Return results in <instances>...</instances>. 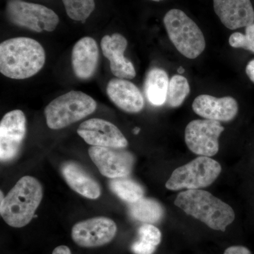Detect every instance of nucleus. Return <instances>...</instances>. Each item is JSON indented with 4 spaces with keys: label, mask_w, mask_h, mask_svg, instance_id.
<instances>
[{
    "label": "nucleus",
    "mask_w": 254,
    "mask_h": 254,
    "mask_svg": "<svg viewBox=\"0 0 254 254\" xmlns=\"http://www.w3.org/2000/svg\"><path fill=\"white\" fill-rule=\"evenodd\" d=\"M0 213L9 226L23 227L34 217L43 198V188L34 177L25 176L18 180L6 196L1 191Z\"/></svg>",
    "instance_id": "3"
},
{
    "label": "nucleus",
    "mask_w": 254,
    "mask_h": 254,
    "mask_svg": "<svg viewBox=\"0 0 254 254\" xmlns=\"http://www.w3.org/2000/svg\"><path fill=\"white\" fill-rule=\"evenodd\" d=\"M230 46L235 48H243L254 53V23L247 26L245 34L235 33L229 38Z\"/></svg>",
    "instance_id": "24"
},
{
    "label": "nucleus",
    "mask_w": 254,
    "mask_h": 254,
    "mask_svg": "<svg viewBox=\"0 0 254 254\" xmlns=\"http://www.w3.org/2000/svg\"><path fill=\"white\" fill-rule=\"evenodd\" d=\"M110 190L128 203H133L143 198V190L141 185L127 177L113 179L110 183Z\"/></svg>",
    "instance_id": "21"
},
{
    "label": "nucleus",
    "mask_w": 254,
    "mask_h": 254,
    "mask_svg": "<svg viewBox=\"0 0 254 254\" xmlns=\"http://www.w3.org/2000/svg\"><path fill=\"white\" fill-rule=\"evenodd\" d=\"M169 83L168 75L160 68L150 69L145 76L143 90L147 99L155 106H161L166 103Z\"/></svg>",
    "instance_id": "19"
},
{
    "label": "nucleus",
    "mask_w": 254,
    "mask_h": 254,
    "mask_svg": "<svg viewBox=\"0 0 254 254\" xmlns=\"http://www.w3.org/2000/svg\"><path fill=\"white\" fill-rule=\"evenodd\" d=\"M163 22L170 41L183 56L193 60L204 51L205 41L201 30L183 11L170 10Z\"/></svg>",
    "instance_id": "4"
},
{
    "label": "nucleus",
    "mask_w": 254,
    "mask_h": 254,
    "mask_svg": "<svg viewBox=\"0 0 254 254\" xmlns=\"http://www.w3.org/2000/svg\"><path fill=\"white\" fill-rule=\"evenodd\" d=\"M224 130L220 122L193 120L185 128V143L194 154L210 158L218 153L219 138Z\"/></svg>",
    "instance_id": "8"
},
{
    "label": "nucleus",
    "mask_w": 254,
    "mask_h": 254,
    "mask_svg": "<svg viewBox=\"0 0 254 254\" xmlns=\"http://www.w3.org/2000/svg\"><path fill=\"white\" fill-rule=\"evenodd\" d=\"M117 230L116 224L111 219L97 217L76 224L73 227L71 237L80 247H100L113 240Z\"/></svg>",
    "instance_id": "10"
},
{
    "label": "nucleus",
    "mask_w": 254,
    "mask_h": 254,
    "mask_svg": "<svg viewBox=\"0 0 254 254\" xmlns=\"http://www.w3.org/2000/svg\"><path fill=\"white\" fill-rule=\"evenodd\" d=\"M45 63L46 52L36 40L18 37L0 44V71L6 77H31L41 71Z\"/></svg>",
    "instance_id": "1"
},
{
    "label": "nucleus",
    "mask_w": 254,
    "mask_h": 254,
    "mask_svg": "<svg viewBox=\"0 0 254 254\" xmlns=\"http://www.w3.org/2000/svg\"><path fill=\"white\" fill-rule=\"evenodd\" d=\"M156 247L148 245L141 240L137 241L132 245L131 250L135 254H153Z\"/></svg>",
    "instance_id": "26"
},
{
    "label": "nucleus",
    "mask_w": 254,
    "mask_h": 254,
    "mask_svg": "<svg viewBox=\"0 0 254 254\" xmlns=\"http://www.w3.org/2000/svg\"><path fill=\"white\" fill-rule=\"evenodd\" d=\"M26 133V120L21 110L7 113L0 123V159L13 160L18 154Z\"/></svg>",
    "instance_id": "9"
},
{
    "label": "nucleus",
    "mask_w": 254,
    "mask_h": 254,
    "mask_svg": "<svg viewBox=\"0 0 254 254\" xmlns=\"http://www.w3.org/2000/svg\"><path fill=\"white\" fill-rule=\"evenodd\" d=\"M175 205L187 215L215 230L225 231L235 218L231 206L206 190H193L180 192L175 200Z\"/></svg>",
    "instance_id": "2"
},
{
    "label": "nucleus",
    "mask_w": 254,
    "mask_h": 254,
    "mask_svg": "<svg viewBox=\"0 0 254 254\" xmlns=\"http://www.w3.org/2000/svg\"><path fill=\"white\" fill-rule=\"evenodd\" d=\"M192 109L198 116L206 120L227 123L237 116L239 105L232 97L215 98L210 95H200L195 98Z\"/></svg>",
    "instance_id": "14"
},
{
    "label": "nucleus",
    "mask_w": 254,
    "mask_h": 254,
    "mask_svg": "<svg viewBox=\"0 0 254 254\" xmlns=\"http://www.w3.org/2000/svg\"><path fill=\"white\" fill-rule=\"evenodd\" d=\"M221 171V165L216 160L199 156L174 170L165 187L172 190L205 188L217 180Z\"/></svg>",
    "instance_id": "6"
},
{
    "label": "nucleus",
    "mask_w": 254,
    "mask_h": 254,
    "mask_svg": "<svg viewBox=\"0 0 254 254\" xmlns=\"http://www.w3.org/2000/svg\"><path fill=\"white\" fill-rule=\"evenodd\" d=\"M246 73L248 77L250 78L251 81L254 83V60L250 61L247 65Z\"/></svg>",
    "instance_id": "28"
},
{
    "label": "nucleus",
    "mask_w": 254,
    "mask_h": 254,
    "mask_svg": "<svg viewBox=\"0 0 254 254\" xmlns=\"http://www.w3.org/2000/svg\"><path fill=\"white\" fill-rule=\"evenodd\" d=\"M107 94L120 109L128 113H138L144 108L141 92L136 85L123 78H113L107 86Z\"/></svg>",
    "instance_id": "16"
},
{
    "label": "nucleus",
    "mask_w": 254,
    "mask_h": 254,
    "mask_svg": "<svg viewBox=\"0 0 254 254\" xmlns=\"http://www.w3.org/2000/svg\"><path fill=\"white\" fill-rule=\"evenodd\" d=\"M215 14L230 30L247 27L254 23L251 0H213Z\"/></svg>",
    "instance_id": "15"
},
{
    "label": "nucleus",
    "mask_w": 254,
    "mask_h": 254,
    "mask_svg": "<svg viewBox=\"0 0 254 254\" xmlns=\"http://www.w3.org/2000/svg\"><path fill=\"white\" fill-rule=\"evenodd\" d=\"M190 93L188 80L181 75H175L170 80L166 103L170 108L181 106Z\"/></svg>",
    "instance_id": "22"
},
{
    "label": "nucleus",
    "mask_w": 254,
    "mask_h": 254,
    "mask_svg": "<svg viewBox=\"0 0 254 254\" xmlns=\"http://www.w3.org/2000/svg\"><path fill=\"white\" fill-rule=\"evenodd\" d=\"M6 14L11 23L38 33L55 31L60 18L53 10L43 5L21 0H9Z\"/></svg>",
    "instance_id": "7"
},
{
    "label": "nucleus",
    "mask_w": 254,
    "mask_h": 254,
    "mask_svg": "<svg viewBox=\"0 0 254 254\" xmlns=\"http://www.w3.org/2000/svg\"><path fill=\"white\" fill-rule=\"evenodd\" d=\"M129 213L138 221L151 224L161 220L164 215L162 205L151 198H141L133 203H129Z\"/></svg>",
    "instance_id": "20"
},
{
    "label": "nucleus",
    "mask_w": 254,
    "mask_h": 254,
    "mask_svg": "<svg viewBox=\"0 0 254 254\" xmlns=\"http://www.w3.org/2000/svg\"><path fill=\"white\" fill-rule=\"evenodd\" d=\"M133 132L135 133V134H138V133L140 132V128H138V127H136V128H133Z\"/></svg>",
    "instance_id": "30"
},
{
    "label": "nucleus",
    "mask_w": 254,
    "mask_h": 254,
    "mask_svg": "<svg viewBox=\"0 0 254 254\" xmlns=\"http://www.w3.org/2000/svg\"><path fill=\"white\" fill-rule=\"evenodd\" d=\"M99 50L96 41L91 37H84L73 46L71 64L76 77L82 80L91 78L98 67Z\"/></svg>",
    "instance_id": "17"
},
{
    "label": "nucleus",
    "mask_w": 254,
    "mask_h": 254,
    "mask_svg": "<svg viewBox=\"0 0 254 254\" xmlns=\"http://www.w3.org/2000/svg\"><path fill=\"white\" fill-rule=\"evenodd\" d=\"M53 254H71L69 248L66 246H60L55 248Z\"/></svg>",
    "instance_id": "29"
},
{
    "label": "nucleus",
    "mask_w": 254,
    "mask_h": 254,
    "mask_svg": "<svg viewBox=\"0 0 254 254\" xmlns=\"http://www.w3.org/2000/svg\"><path fill=\"white\" fill-rule=\"evenodd\" d=\"M78 134L92 146L125 148L128 141L121 131L113 123L102 119L86 120L78 127Z\"/></svg>",
    "instance_id": "12"
},
{
    "label": "nucleus",
    "mask_w": 254,
    "mask_h": 254,
    "mask_svg": "<svg viewBox=\"0 0 254 254\" xmlns=\"http://www.w3.org/2000/svg\"><path fill=\"white\" fill-rule=\"evenodd\" d=\"M224 254H252L248 249L242 246H234L229 247L225 250Z\"/></svg>",
    "instance_id": "27"
},
{
    "label": "nucleus",
    "mask_w": 254,
    "mask_h": 254,
    "mask_svg": "<svg viewBox=\"0 0 254 254\" xmlns=\"http://www.w3.org/2000/svg\"><path fill=\"white\" fill-rule=\"evenodd\" d=\"M151 1H163V0H151Z\"/></svg>",
    "instance_id": "32"
},
{
    "label": "nucleus",
    "mask_w": 254,
    "mask_h": 254,
    "mask_svg": "<svg viewBox=\"0 0 254 254\" xmlns=\"http://www.w3.org/2000/svg\"><path fill=\"white\" fill-rule=\"evenodd\" d=\"M62 173L68 186L76 193L90 199L99 198L100 185L78 164L73 162L64 164Z\"/></svg>",
    "instance_id": "18"
},
{
    "label": "nucleus",
    "mask_w": 254,
    "mask_h": 254,
    "mask_svg": "<svg viewBox=\"0 0 254 254\" xmlns=\"http://www.w3.org/2000/svg\"><path fill=\"white\" fill-rule=\"evenodd\" d=\"M68 17L84 23L95 9V0H63Z\"/></svg>",
    "instance_id": "23"
},
{
    "label": "nucleus",
    "mask_w": 254,
    "mask_h": 254,
    "mask_svg": "<svg viewBox=\"0 0 254 254\" xmlns=\"http://www.w3.org/2000/svg\"><path fill=\"white\" fill-rule=\"evenodd\" d=\"M88 154L103 176L116 179L131 173L133 155L122 148L92 146L88 149Z\"/></svg>",
    "instance_id": "11"
},
{
    "label": "nucleus",
    "mask_w": 254,
    "mask_h": 254,
    "mask_svg": "<svg viewBox=\"0 0 254 254\" xmlns=\"http://www.w3.org/2000/svg\"><path fill=\"white\" fill-rule=\"evenodd\" d=\"M128 42L120 33L105 36L102 38L100 46L104 57L110 61V69L114 76L119 78L132 79L136 73L134 66L125 57Z\"/></svg>",
    "instance_id": "13"
},
{
    "label": "nucleus",
    "mask_w": 254,
    "mask_h": 254,
    "mask_svg": "<svg viewBox=\"0 0 254 254\" xmlns=\"http://www.w3.org/2000/svg\"><path fill=\"white\" fill-rule=\"evenodd\" d=\"M97 103L90 95L72 91L53 100L45 109L47 125L61 129L94 113Z\"/></svg>",
    "instance_id": "5"
},
{
    "label": "nucleus",
    "mask_w": 254,
    "mask_h": 254,
    "mask_svg": "<svg viewBox=\"0 0 254 254\" xmlns=\"http://www.w3.org/2000/svg\"><path fill=\"white\" fill-rule=\"evenodd\" d=\"M138 236L139 240L154 247H157L161 242V232L158 227L151 224L142 225L138 229Z\"/></svg>",
    "instance_id": "25"
},
{
    "label": "nucleus",
    "mask_w": 254,
    "mask_h": 254,
    "mask_svg": "<svg viewBox=\"0 0 254 254\" xmlns=\"http://www.w3.org/2000/svg\"><path fill=\"white\" fill-rule=\"evenodd\" d=\"M177 71L180 73H185V70L182 66H180V67L177 69Z\"/></svg>",
    "instance_id": "31"
}]
</instances>
